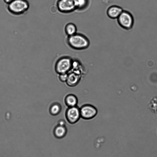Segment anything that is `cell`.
<instances>
[{
  "label": "cell",
  "mask_w": 157,
  "mask_h": 157,
  "mask_svg": "<svg viewBox=\"0 0 157 157\" xmlns=\"http://www.w3.org/2000/svg\"><path fill=\"white\" fill-rule=\"evenodd\" d=\"M67 42L72 48L77 50L83 49L87 48L90 45L88 39L83 35L76 33L68 36Z\"/></svg>",
  "instance_id": "cell-1"
},
{
  "label": "cell",
  "mask_w": 157,
  "mask_h": 157,
  "mask_svg": "<svg viewBox=\"0 0 157 157\" xmlns=\"http://www.w3.org/2000/svg\"><path fill=\"white\" fill-rule=\"evenodd\" d=\"M7 4L8 10L15 15L24 13L29 8V4L27 0H14Z\"/></svg>",
  "instance_id": "cell-2"
},
{
  "label": "cell",
  "mask_w": 157,
  "mask_h": 157,
  "mask_svg": "<svg viewBox=\"0 0 157 157\" xmlns=\"http://www.w3.org/2000/svg\"><path fill=\"white\" fill-rule=\"evenodd\" d=\"M73 60L69 57L65 56L59 59L55 65L56 72L59 74L68 73L72 69Z\"/></svg>",
  "instance_id": "cell-3"
},
{
  "label": "cell",
  "mask_w": 157,
  "mask_h": 157,
  "mask_svg": "<svg viewBox=\"0 0 157 157\" xmlns=\"http://www.w3.org/2000/svg\"><path fill=\"white\" fill-rule=\"evenodd\" d=\"M117 21L119 25L127 30L131 29L134 25V18L132 15L129 11L123 10L118 17Z\"/></svg>",
  "instance_id": "cell-4"
},
{
  "label": "cell",
  "mask_w": 157,
  "mask_h": 157,
  "mask_svg": "<svg viewBox=\"0 0 157 157\" xmlns=\"http://www.w3.org/2000/svg\"><path fill=\"white\" fill-rule=\"evenodd\" d=\"M56 6L59 11L65 13L71 12L76 9L75 0H58Z\"/></svg>",
  "instance_id": "cell-5"
},
{
  "label": "cell",
  "mask_w": 157,
  "mask_h": 157,
  "mask_svg": "<svg viewBox=\"0 0 157 157\" xmlns=\"http://www.w3.org/2000/svg\"><path fill=\"white\" fill-rule=\"evenodd\" d=\"M81 117L85 120H89L95 117L98 113L97 109L90 104H85L80 108Z\"/></svg>",
  "instance_id": "cell-6"
},
{
  "label": "cell",
  "mask_w": 157,
  "mask_h": 157,
  "mask_svg": "<svg viewBox=\"0 0 157 157\" xmlns=\"http://www.w3.org/2000/svg\"><path fill=\"white\" fill-rule=\"evenodd\" d=\"M65 116L69 123L71 124L76 123L81 117L80 108L77 106L68 107L66 111Z\"/></svg>",
  "instance_id": "cell-7"
},
{
  "label": "cell",
  "mask_w": 157,
  "mask_h": 157,
  "mask_svg": "<svg viewBox=\"0 0 157 157\" xmlns=\"http://www.w3.org/2000/svg\"><path fill=\"white\" fill-rule=\"evenodd\" d=\"M80 74L75 72L68 73V77L66 82V84L70 87H74L77 85L81 79Z\"/></svg>",
  "instance_id": "cell-8"
},
{
  "label": "cell",
  "mask_w": 157,
  "mask_h": 157,
  "mask_svg": "<svg viewBox=\"0 0 157 157\" xmlns=\"http://www.w3.org/2000/svg\"><path fill=\"white\" fill-rule=\"evenodd\" d=\"M123 10L121 7L114 5L109 7L107 11V16L110 18H117Z\"/></svg>",
  "instance_id": "cell-9"
},
{
  "label": "cell",
  "mask_w": 157,
  "mask_h": 157,
  "mask_svg": "<svg viewBox=\"0 0 157 157\" xmlns=\"http://www.w3.org/2000/svg\"><path fill=\"white\" fill-rule=\"evenodd\" d=\"M64 102L68 107H74L77 106L78 99L75 95L72 94H70L67 95L65 97Z\"/></svg>",
  "instance_id": "cell-10"
},
{
  "label": "cell",
  "mask_w": 157,
  "mask_h": 157,
  "mask_svg": "<svg viewBox=\"0 0 157 157\" xmlns=\"http://www.w3.org/2000/svg\"><path fill=\"white\" fill-rule=\"evenodd\" d=\"M61 109L62 107L60 104L58 102H54L50 105L49 112L51 115L56 116L60 113Z\"/></svg>",
  "instance_id": "cell-11"
},
{
  "label": "cell",
  "mask_w": 157,
  "mask_h": 157,
  "mask_svg": "<svg viewBox=\"0 0 157 157\" xmlns=\"http://www.w3.org/2000/svg\"><path fill=\"white\" fill-rule=\"evenodd\" d=\"M66 131V129L64 125H59L55 128L54 134L56 137L61 138L65 136Z\"/></svg>",
  "instance_id": "cell-12"
},
{
  "label": "cell",
  "mask_w": 157,
  "mask_h": 157,
  "mask_svg": "<svg viewBox=\"0 0 157 157\" xmlns=\"http://www.w3.org/2000/svg\"><path fill=\"white\" fill-rule=\"evenodd\" d=\"M77 30L76 25L72 23L67 24L65 26V32L68 36H71L76 33Z\"/></svg>",
  "instance_id": "cell-13"
},
{
  "label": "cell",
  "mask_w": 157,
  "mask_h": 157,
  "mask_svg": "<svg viewBox=\"0 0 157 157\" xmlns=\"http://www.w3.org/2000/svg\"><path fill=\"white\" fill-rule=\"evenodd\" d=\"M76 9H82L86 7L89 3V0H75Z\"/></svg>",
  "instance_id": "cell-14"
},
{
  "label": "cell",
  "mask_w": 157,
  "mask_h": 157,
  "mask_svg": "<svg viewBox=\"0 0 157 157\" xmlns=\"http://www.w3.org/2000/svg\"><path fill=\"white\" fill-rule=\"evenodd\" d=\"M68 75V73H63L59 74V79L60 81L63 82H66Z\"/></svg>",
  "instance_id": "cell-15"
},
{
  "label": "cell",
  "mask_w": 157,
  "mask_h": 157,
  "mask_svg": "<svg viewBox=\"0 0 157 157\" xmlns=\"http://www.w3.org/2000/svg\"><path fill=\"white\" fill-rule=\"evenodd\" d=\"M4 2L7 3L8 4L10 2H11L12 1H13L14 0H3Z\"/></svg>",
  "instance_id": "cell-16"
},
{
  "label": "cell",
  "mask_w": 157,
  "mask_h": 157,
  "mask_svg": "<svg viewBox=\"0 0 157 157\" xmlns=\"http://www.w3.org/2000/svg\"><path fill=\"white\" fill-rule=\"evenodd\" d=\"M59 124L61 125H64V121L63 120H61L59 121Z\"/></svg>",
  "instance_id": "cell-17"
}]
</instances>
